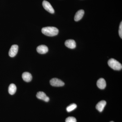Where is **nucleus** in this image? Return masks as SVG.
Masks as SVG:
<instances>
[{"label": "nucleus", "mask_w": 122, "mask_h": 122, "mask_svg": "<svg viewBox=\"0 0 122 122\" xmlns=\"http://www.w3.org/2000/svg\"><path fill=\"white\" fill-rule=\"evenodd\" d=\"M41 32L43 34L49 36H54L58 34L59 30L56 27L47 26L42 28Z\"/></svg>", "instance_id": "f257e3e1"}, {"label": "nucleus", "mask_w": 122, "mask_h": 122, "mask_svg": "<svg viewBox=\"0 0 122 122\" xmlns=\"http://www.w3.org/2000/svg\"><path fill=\"white\" fill-rule=\"evenodd\" d=\"M108 64L110 67L115 70H120L122 68V64L113 58H111L109 60Z\"/></svg>", "instance_id": "f03ea898"}, {"label": "nucleus", "mask_w": 122, "mask_h": 122, "mask_svg": "<svg viewBox=\"0 0 122 122\" xmlns=\"http://www.w3.org/2000/svg\"><path fill=\"white\" fill-rule=\"evenodd\" d=\"M50 83L51 86H62L65 85V83L59 79L53 78L50 81Z\"/></svg>", "instance_id": "7ed1b4c3"}, {"label": "nucleus", "mask_w": 122, "mask_h": 122, "mask_svg": "<svg viewBox=\"0 0 122 122\" xmlns=\"http://www.w3.org/2000/svg\"><path fill=\"white\" fill-rule=\"evenodd\" d=\"M42 5L46 11L51 14L54 13V10L50 3L44 0L42 2Z\"/></svg>", "instance_id": "20e7f679"}, {"label": "nucleus", "mask_w": 122, "mask_h": 122, "mask_svg": "<svg viewBox=\"0 0 122 122\" xmlns=\"http://www.w3.org/2000/svg\"><path fill=\"white\" fill-rule=\"evenodd\" d=\"M18 46L17 45H13L11 46L9 52V55L10 56L13 57H15L18 52Z\"/></svg>", "instance_id": "39448f33"}, {"label": "nucleus", "mask_w": 122, "mask_h": 122, "mask_svg": "<svg viewBox=\"0 0 122 122\" xmlns=\"http://www.w3.org/2000/svg\"><path fill=\"white\" fill-rule=\"evenodd\" d=\"M36 97L39 99L44 100L46 102L49 101L50 99L49 97L46 96V94L43 92H38L37 94Z\"/></svg>", "instance_id": "423d86ee"}, {"label": "nucleus", "mask_w": 122, "mask_h": 122, "mask_svg": "<svg viewBox=\"0 0 122 122\" xmlns=\"http://www.w3.org/2000/svg\"><path fill=\"white\" fill-rule=\"evenodd\" d=\"M65 45L66 46L70 49H74L76 47V42L73 39H69V40H66L65 42Z\"/></svg>", "instance_id": "0eeeda50"}, {"label": "nucleus", "mask_w": 122, "mask_h": 122, "mask_svg": "<svg viewBox=\"0 0 122 122\" xmlns=\"http://www.w3.org/2000/svg\"><path fill=\"white\" fill-rule=\"evenodd\" d=\"M36 50L38 52L41 54H45L48 51V47L44 45L39 46L37 48Z\"/></svg>", "instance_id": "6e6552de"}, {"label": "nucleus", "mask_w": 122, "mask_h": 122, "mask_svg": "<svg viewBox=\"0 0 122 122\" xmlns=\"http://www.w3.org/2000/svg\"><path fill=\"white\" fill-rule=\"evenodd\" d=\"M84 13H85V12L83 10H79L76 12L75 15L74 20L76 21L80 20L83 17Z\"/></svg>", "instance_id": "1a4fd4ad"}, {"label": "nucleus", "mask_w": 122, "mask_h": 122, "mask_svg": "<svg viewBox=\"0 0 122 122\" xmlns=\"http://www.w3.org/2000/svg\"><path fill=\"white\" fill-rule=\"evenodd\" d=\"M107 102L105 100L100 101L96 105V109L100 112H102L106 105Z\"/></svg>", "instance_id": "9d476101"}, {"label": "nucleus", "mask_w": 122, "mask_h": 122, "mask_svg": "<svg viewBox=\"0 0 122 122\" xmlns=\"http://www.w3.org/2000/svg\"><path fill=\"white\" fill-rule=\"evenodd\" d=\"M97 85L99 89H103L106 86V82L105 79L103 78H100L97 81Z\"/></svg>", "instance_id": "9b49d317"}, {"label": "nucleus", "mask_w": 122, "mask_h": 122, "mask_svg": "<svg viewBox=\"0 0 122 122\" xmlns=\"http://www.w3.org/2000/svg\"><path fill=\"white\" fill-rule=\"evenodd\" d=\"M22 78L25 81L29 82L32 80V75L28 72H24L22 74Z\"/></svg>", "instance_id": "f8f14e48"}, {"label": "nucleus", "mask_w": 122, "mask_h": 122, "mask_svg": "<svg viewBox=\"0 0 122 122\" xmlns=\"http://www.w3.org/2000/svg\"><path fill=\"white\" fill-rule=\"evenodd\" d=\"M17 88L15 84L12 83L9 86L8 91L9 93L11 95L14 94L16 91Z\"/></svg>", "instance_id": "ddd939ff"}, {"label": "nucleus", "mask_w": 122, "mask_h": 122, "mask_svg": "<svg viewBox=\"0 0 122 122\" xmlns=\"http://www.w3.org/2000/svg\"><path fill=\"white\" fill-rule=\"evenodd\" d=\"M77 107V105L76 104H75V103H73V104H71V105L68 106L66 107V111L68 112H70L76 109Z\"/></svg>", "instance_id": "4468645a"}, {"label": "nucleus", "mask_w": 122, "mask_h": 122, "mask_svg": "<svg viewBox=\"0 0 122 122\" xmlns=\"http://www.w3.org/2000/svg\"><path fill=\"white\" fill-rule=\"evenodd\" d=\"M76 119L73 117H69L66 118V122H76Z\"/></svg>", "instance_id": "2eb2a0df"}, {"label": "nucleus", "mask_w": 122, "mask_h": 122, "mask_svg": "<svg viewBox=\"0 0 122 122\" xmlns=\"http://www.w3.org/2000/svg\"><path fill=\"white\" fill-rule=\"evenodd\" d=\"M119 34L121 38H122V22L120 23L119 30Z\"/></svg>", "instance_id": "dca6fc26"}, {"label": "nucleus", "mask_w": 122, "mask_h": 122, "mask_svg": "<svg viewBox=\"0 0 122 122\" xmlns=\"http://www.w3.org/2000/svg\"></svg>", "instance_id": "f3484780"}]
</instances>
